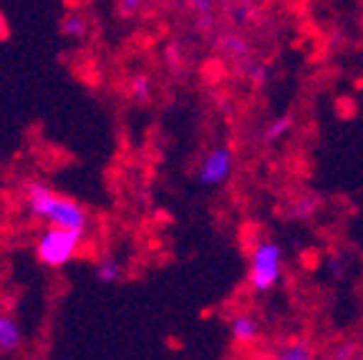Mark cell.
<instances>
[{
	"instance_id": "cell-1",
	"label": "cell",
	"mask_w": 363,
	"mask_h": 360,
	"mask_svg": "<svg viewBox=\"0 0 363 360\" xmlns=\"http://www.w3.org/2000/svg\"><path fill=\"white\" fill-rule=\"evenodd\" d=\"M23 207L33 220L43 222L45 227H66V230H81L89 227V212L74 197L61 194L45 181H28L23 186Z\"/></svg>"
},
{
	"instance_id": "cell-2",
	"label": "cell",
	"mask_w": 363,
	"mask_h": 360,
	"mask_svg": "<svg viewBox=\"0 0 363 360\" xmlns=\"http://www.w3.org/2000/svg\"><path fill=\"white\" fill-rule=\"evenodd\" d=\"M285 275V249L270 237H260L247 257V287L255 295L278 290Z\"/></svg>"
},
{
	"instance_id": "cell-3",
	"label": "cell",
	"mask_w": 363,
	"mask_h": 360,
	"mask_svg": "<svg viewBox=\"0 0 363 360\" xmlns=\"http://www.w3.org/2000/svg\"><path fill=\"white\" fill-rule=\"evenodd\" d=\"M86 232L66 230V227H43L35 237L33 252L35 259L48 270H61L68 262H74L76 254L84 247Z\"/></svg>"
},
{
	"instance_id": "cell-4",
	"label": "cell",
	"mask_w": 363,
	"mask_h": 360,
	"mask_svg": "<svg viewBox=\"0 0 363 360\" xmlns=\"http://www.w3.org/2000/svg\"><path fill=\"white\" fill-rule=\"evenodd\" d=\"M235 171V152L227 144H215L207 152L199 157L197 162V181L207 189H215V186H222L230 181Z\"/></svg>"
},
{
	"instance_id": "cell-5",
	"label": "cell",
	"mask_w": 363,
	"mask_h": 360,
	"mask_svg": "<svg viewBox=\"0 0 363 360\" xmlns=\"http://www.w3.org/2000/svg\"><path fill=\"white\" fill-rule=\"evenodd\" d=\"M227 332L233 338L235 345L240 348H247V345H255L262 335V320L255 313H247V310H240L235 315H230L227 320Z\"/></svg>"
},
{
	"instance_id": "cell-6",
	"label": "cell",
	"mask_w": 363,
	"mask_h": 360,
	"mask_svg": "<svg viewBox=\"0 0 363 360\" xmlns=\"http://www.w3.org/2000/svg\"><path fill=\"white\" fill-rule=\"evenodd\" d=\"M23 327L8 310H0V355H13L23 348Z\"/></svg>"
},
{
	"instance_id": "cell-7",
	"label": "cell",
	"mask_w": 363,
	"mask_h": 360,
	"mask_svg": "<svg viewBox=\"0 0 363 360\" xmlns=\"http://www.w3.org/2000/svg\"><path fill=\"white\" fill-rule=\"evenodd\" d=\"M275 360H318V353L308 340L303 338H293L280 343V348L272 355Z\"/></svg>"
},
{
	"instance_id": "cell-8",
	"label": "cell",
	"mask_w": 363,
	"mask_h": 360,
	"mask_svg": "<svg viewBox=\"0 0 363 360\" xmlns=\"http://www.w3.org/2000/svg\"><path fill=\"white\" fill-rule=\"evenodd\" d=\"M61 35L66 40H74V43H81V40L89 35V18L79 11H71L61 18Z\"/></svg>"
},
{
	"instance_id": "cell-9",
	"label": "cell",
	"mask_w": 363,
	"mask_h": 360,
	"mask_svg": "<svg viewBox=\"0 0 363 360\" xmlns=\"http://www.w3.org/2000/svg\"><path fill=\"white\" fill-rule=\"evenodd\" d=\"M290 129H293V116H288V113H280V116H272L270 121H267L265 126H262V141H265L267 147H275L278 141H283L285 136L290 134Z\"/></svg>"
},
{
	"instance_id": "cell-10",
	"label": "cell",
	"mask_w": 363,
	"mask_h": 360,
	"mask_svg": "<svg viewBox=\"0 0 363 360\" xmlns=\"http://www.w3.org/2000/svg\"><path fill=\"white\" fill-rule=\"evenodd\" d=\"M94 277H96L101 285H116L124 277V267H121L119 259L113 257H99L96 265H94Z\"/></svg>"
},
{
	"instance_id": "cell-11",
	"label": "cell",
	"mask_w": 363,
	"mask_h": 360,
	"mask_svg": "<svg viewBox=\"0 0 363 360\" xmlns=\"http://www.w3.org/2000/svg\"><path fill=\"white\" fill-rule=\"evenodd\" d=\"M126 94H129V99L134 103H139V106H147L149 101L154 99V84L149 76L144 74H136L129 79V86H126Z\"/></svg>"
},
{
	"instance_id": "cell-12",
	"label": "cell",
	"mask_w": 363,
	"mask_h": 360,
	"mask_svg": "<svg viewBox=\"0 0 363 360\" xmlns=\"http://www.w3.org/2000/svg\"><path fill=\"white\" fill-rule=\"evenodd\" d=\"M220 51L225 53V58H230V61L240 63V61H247L250 45H247V40H245L242 35L230 33V35H225V38L220 40Z\"/></svg>"
},
{
	"instance_id": "cell-13",
	"label": "cell",
	"mask_w": 363,
	"mask_h": 360,
	"mask_svg": "<svg viewBox=\"0 0 363 360\" xmlns=\"http://www.w3.org/2000/svg\"><path fill=\"white\" fill-rule=\"evenodd\" d=\"M356 358V348L351 343H338L325 353L323 360H353Z\"/></svg>"
},
{
	"instance_id": "cell-14",
	"label": "cell",
	"mask_w": 363,
	"mask_h": 360,
	"mask_svg": "<svg viewBox=\"0 0 363 360\" xmlns=\"http://www.w3.org/2000/svg\"><path fill=\"white\" fill-rule=\"evenodd\" d=\"M267 76H270V71H267L265 63H252V66H247V81L255 86H265Z\"/></svg>"
},
{
	"instance_id": "cell-15",
	"label": "cell",
	"mask_w": 363,
	"mask_h": 360,
	"mask_svg": "<svg viewBox=\"0 0 363 360\" xmlns=\"http://www.w3.org/2000/svg\"><path fill=\"white\" fill-rule=\"evenodd\" d=\"M142 6H144V0H119V16H124V18L139 16Z\"/></svg>"
},
{
	"instance_id": "cell-16",
	"label": "cell",
	"mask_w": 363,
	"mask_h": 360,
	"mask_svg": "<svg viewBox=\"0 0 363 360\" xmlns=\"http://www.w3.org/2000/svg\"><path fill=\"white\" fill-rule=\"evenodd\" d=\"M325 270H328L330 280H343V272H346V267H343V259L330 257L328 262H325Z\"/></svg>"
},
{
	"instance_id": "cell-17",
	"label": "cell",
	"mask_w": 363,
	"mask_h": 360,
	"mask_svg": "<svg viewBox=\"0 0 363 360\" xmlns=\"http://www.w3.org/2000/svg\"><path fill=\"white\" fill-rule=\"evenodd\" d=\"M250 360H275V358H272V355H252V358H250Z\"/></svg>"
}]
</instances>
